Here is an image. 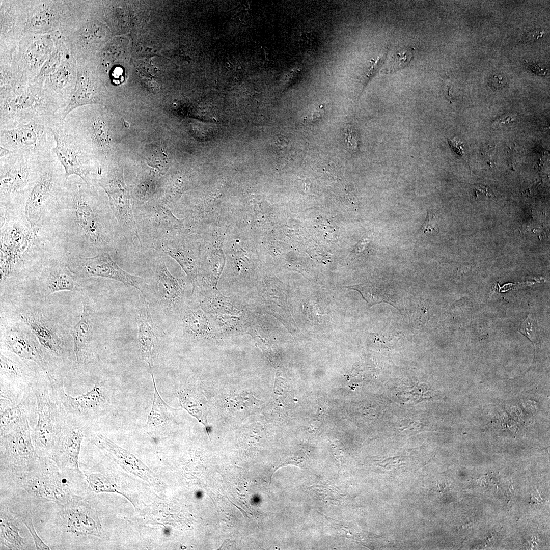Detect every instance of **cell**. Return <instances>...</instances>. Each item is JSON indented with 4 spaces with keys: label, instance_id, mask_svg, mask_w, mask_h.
<instances>
[{
    "label": "cell",
    "instance_id": "10",
    "mask_svg": "<svg viewBox=\"0 0 550 550\" xmlns=\"http://www.w3.org/2000/svg\"><path fill=\"white\" fill-rule=\"evenodd\" d=\"M139 207L133 212L142 244L156 250L163 241L189 232L183 221L177 218L163 201Z\"/></svg>",
    "mask_w": 550,
    "mask_h": 550
},
{
    "label": "cell",
    "instance_id": "4",
    "mask_svg": "<svg viewBox=\"0 0 550 550\" xmlns=\"http://www.w3.org/2000/svg\"><path fill=\"white\" fill-rule=\"evenodd\" d=\"M36 398L38 420L31 432L35 449L41 458H49L60 438L67 417L58 394L46 375L36 376L30 384Z\"/></svg>",
    "mask_w": 550,
    "mask_h": 550
},
{
    "label": "cell",
    "instance_id": "40",
    "mask_svg": "<svg viewBox=\"0 0 550 550\" xmlns=\"http://www.w3.org/2000/svg\"><path fill=\"white\" fill-rule=\"evenodd\" d=\"M449 143L451 145V146L453 147V148H454L456 151V152L457 153H458L460 154H463L462 153H463V149L462 146H461L462 145V143L461 142H459V141L456 140L455 139H454L452 140H450V141H449Z\"/></svg>",
    "mask_w": 550,
    "mask_h": 550
},
{
    "label": "cell",
    "instance_id": "7",
    "mask_svg": "<svg viewBox=\"0 0 550 550\" xmlns=\"http://www.w3.org/2000/svg\"><path fill=\"white\" fill-rule=\"evenodd\" d=\"M50 129L56 141L53 151L64 168L66 179L76 175L88 185L94 186L90 154L66 120L59 114H54L51 118Z\"/></svg>",
    "mask_w": 550,
    "mask_h": 550
},
{
    "label": "cell",
    "instance_id": "9",
    "mask_svg": "<svg viewBox=\"0 0 550 550\" xmlns=\"http://www.w3.org/2000/svg\"><path fill=\"white\" fill-rule=\"evenodd\" d=\"M53 115L34 118L13 129L0 130V147L10 152L40 158L50 156L56 145L50 129Z\"/></svg>",
    "mask_w": 550,
    "mask_h": 550
},
{
    "label": "cell",
    "instance_id": "38",
    "mask_svg": "<svg viewBox=\"0 0 550 550\" xmlns=\"http://www.w3.org/2000/svg\"><path fill=\"white\" fill-rule=\"evenodd\" d=\"M435 219L434 215L430 212L428 211L427 217L423 223L421 231L424 233L431 232L434 229Z\"/></svg>",
    "mask_w": 550,
    "mask_h": 550
},
{
    "label": "cell",
    "instance_id": "14",
    "mask_svg": "<svg viewBox=\"0 0 550 550\" xmlns=\"http://www.w3.org/2000/svg\"><path fill=\"white\" fill-rule=\"evenodd\" d=\"M18 481L29 494L43 502L59 505L73 494L63 472L48 458L40 457L38 468L18 478Z\"/></svg>",
    "mask_w": 550,
    "mask_h": 550
},
{
    "label": "cell",
    "instance_id": "19",
    "mask_svg": "<svg viewBox=\"0 0 550 550\" xmlns=\"http://www.w3.org/2000/svg\"><path fill=\"white\" fill-rule=\"evenodd\" d=\"M7 348L24 361L35 363L50 380L57 379L51 367L46 352L36 337L19 325L7 328L3 336Z\"/></svg>",
    "mask_w": 550,
    "mask_h": 550
},
{
    "label": "cell",
    "instance_id": "8",
    "mask_svg": "<svg viewBox=\"0 0 550 550\" xmlns=\"http://www.w3.org/2000/svg\"><path fill=\"white\" fill-rule=\"evenodd\" d=\"M0 130L11 129L32 119L55 114L58 109L47 95L32 89L3 90Z\"/></svg>",
    "mask_w": 550,
    "mask_h": 550
},
{
    "label": "cell",
    "instance_id": "11",
    "mask_svg": "<svg viewBox=\"0 0 550 550\" xmlns=\"http://www.w3.org/2000/svg\"><path fill=\"white\" fill-rule=\"evenodd\" d=\"M28 418L1 435V466L18 478L36 469L40 457L34 446Z\"/></svg>",
    "mask_w": 550,
    "mask_h": 550
},
{
    "label": "cell",
    "instance_id": "13",
    "mask_svg": "<svg viewBox=\"0 0 550 550\" xmlns=\"http://www.w3.org/2000/svg\"><path fill=\"white\" fill-rule=\"evenodd\" d=\"M67 260L69 269L80 280L89 277L113 280L134 287L146 296L149 279L124 270L113 259L109 252L99 251L96 255L89 257L68 253Z\"/></svg>",
    "mask_w": 550,
    "mask_h": 550
},
{
    "label": "cell",
    "instance_id": "5",
    "mask_svg": "<svg viewBox=\"0 0 550 550\" xmlns=\"http://www.w3.org/2000/svg\"><path fill=\"white\" fill-rule=\"evenodd\" d=\"M43 158L16 152L0 157V211H24Z\"/></svg>",
    "mask_w": 550,
    "mask_h": 550
},
{
    "label": "cell",
    "instance_id": "3",
    "mask_svg": "<svg viewBox=\"0 0 550 550\" xmlns=\"http://www.w3.org/2000/svg\"><path fill=\"white\" fill-rule=\"evenodd\" d=\"M67 180L64 168L54 153L43 159L24 207L25 216L36 232L53 217L66 190Z\"/></svg>",
    "mask_w": 550,
    "mask_h": 550
},
{
    "label": "cell",
    "instance_id": "24",
    "mask_svg": "<svg viewBox=\"0 0 550 550\" xmlns=\"http://www.w3.org/2000/svg\"><path fill=\"white\" fill-rule=\"evenodd\" d=\"M94 320L92 308L87 299L82 301V311L79 321L71 328L75 361L78 365L91 362L93 357L92 342Z\"/></svg>",
    "mask_w": 550,
    "mask_h": 550
},
{
    "label": "cell",
    "instance_id": "30",
    "mask_svg": "<svg viewBox=\"0 0 550 550\" xmlns=\"http://www.w3.org/2000/svg\"><path fill=\"white\" fill-rule=\"evenodd\" d=\"M31 387L25 392L21 400L16 404L1 410L0 435L13 429L25 418H28L27 408L30 400Z\"/></svg>",
    "mask_w": 550,
    "mask_h": 550
},
{
    "label": "cell",
    "instance_id": "31",
    "mask_svg": "<svg viewBox=\"0 0 550 550\" xmlns=\"http://www.w3.org/2000/svg\"><path fill=\"white\" fill-rule=\"evenodd\" d=\"M346 287L358 291L370 306L381 302H386L400 311L398 307L400 306L397 302L395 297L384 287H381L373 283H365Z\"/></svg>",
    "mask_w": 550,
    "mask_h": 550
},
{
    "label": "cell",
    "instance_id": "12",
    "mask_svg": "<svg viewBox=\"0 0 550 550\" xmlns=\"http://www.w3.org/2000/svg\"><path fill=\"white\" fill-rule=\"evenodd\" d=\"M67 253L58 246L47 252L39 268L25 281L35 288L42 297L62 291H79L81 280L69 269Z\"/></svg>",
    "mask_w": 550,
    "mask_h": 550
},
{
    "label": "cell",
    "instance_id": "39",
    "mask_svg": "<svg viewBox=\"0 0 550 550\" xmlns=\"http://www.w3.org/2000/svg\"><path fill=\"white\" fill-rule=\"evenodd\" d=\"M514 118L512 116L510 115H504L502 117L498 118L494 120L491 124V128L493 129L498 128L502 124H507L508 123L513 121Z\"/></svg>",
    "mask_w": 550,
    "mask_h": 550
},
{
    "label": "cell",
    "instance_id": "36",
    "mask_svg": "<svg viewBox=\"0 0 550 550\" xmlns=\"http://www.w3.org/2000/svg\"><path fill=\"white\" fill-rule=\"evenodd\" d=\"M168 160L167 154L162 150H156L148 158L147 162L149 165L158 169L161 172L167 169Z\"/></svg>",
    "mask_w": 550,
    "mask_h": 550
},
{
    "label": "cell",
    "instance_id": "28",
    "mask_svg": "<svg viewBox=\"0 0 550 550\" xmlns=\"http://www.w3.org/2000/svg\"><path fill=\"white\" fill-rule=\"evenodd\" d=\"M17 515L6 509L1 508L0 539L1 543L9 549H23L25 548L24 539L19 534L20 522Z\"/></svg>",
    "mask_w": 550,
    "mask_h": 550
},
{
    "label": "cell",
    "instance_id": "27",
    "mask_svg": "<svg viewBox=\"0 0 550 550\" xmlns=\"http://www.w3.org/2000/svg\"><path fill=\"white\" fill-rule=\"evenodd\" d=\"M101 94L84 74L79 76L76 86L72 92L68 104L59 114L61 118L65 119L73 111L81 106L99 103Z\"/></svg>",
    "mask_w": 550,
    "mask_h": 550
},
{
    "label": "cell",
    "instance_id": "33",
    "mask_svg": "<svg viewBox=\"0 0 550 550\" xmlns=\"http://www.w3.org/2000/svg\"><path fill=\"white\" fill-rule=\"evenodd\" d=\"M87 479L90 487L95 492H117L114 485L102 474L92 473Z\"/></svg>",
    "mask_w": 550,
    "mask_h": 550
},
{
    "label": "cell",
    "instance_id": "15",
    "mask_svg": "<svg viewBox=\"0 0 550 550\" xmlns=\"http://www.w3.org/2000/svg\"><path fill=\"white\" fill-rule=\"evenodd\" d=\"M99 185L108 197L110 208L127 243L142 244L140 238L130 196L122 176L108 173L99 181Z\"/></svg>",
    "mask_w": 550,
    "mask_h": 550
},
{
    "label": "cell",
    "instance_id": "21",
    "mask_svg": "<svg viewBox=\"0 0 550 550\" xmlns=\"http://www.w3.org/2000/svg\"><path fill=\"white\" fill-rule=\"evenodd\" d=\"M156 250L170 256L181 267L191 285L198 279L201 251L190 232L161 242Z\"/></svg>",
    "mask_w": 550,
    "mask_h": 550
},
{
    "label": "cell",
    "instance_id": "20",
    "mask_svg": "<svg viewBox=\"0 0 550 550\" xmlns=\"http://www.w3.org/2000/svg\"><path fill=\"white\" fill-rule=\"evenodd\" d=\"M178 316L184 336L201 342L225 339L208 315L194 299L181 309Z\"/></svg>",
    "mask_w": 550,
    "mask_h": 550
},
{
    "label": "cell",
    "instance_id": "2",
    "mask_svg": "<svg viewBox=\"0 0 550 550\" xmlns=\"http://www.w3.org/2000/svg\"><path fill=\"white\" fill-rule=\"evenodd\" d=\"M1 287L24 282L41 265L53 246L41 231L36 232L24 211H0Z\"/></svg>",
    "mask_w": 550,
    "mask_h": 550
},
{
    "label": "cell",
    "instance_id": "35",
    "mask_svg": "<svg viewBox=\"0 0 550 550\" xmlns=\"http://www.w3.org/2000/svg\"><path fill=\"white\" fill-rule=\"evenodd\" d=\"M22 522L28 528L33 539L35 548L37 550H49L50 548L38 535L34 527L31 515L26 513L22 517Z\"/></svg>",
    "mask_w": 550,
    "mask_h": 550
},
{
    "label": "cell",
    "instance_id": "25",
    "mask_svg": "<svg viewBox=\"0 0 550 550\" xmlns=\"http://www.w3.org/2000/svg\"><path fill=\"white\" fill-rule=\"evenodd\" d=\"M14 354V353H13ZM1 384L19 392H25L36 376L25 362L14 354L1 351Z\"/></svg>",
    "mask_w": 550,
    "mask_h": 550
},
{
    "label": "cell",
    "instance_id": "26",
    "mask_svg": "<svg viewBox=\"0 0 550 550\" xmlns=\"http://www.w3.org/2000/svg\"><path fill=\"white\" fill-rule=\"evenodd\" d=\"M20 318L31 330L46 353L59 358L63 356L64 352L62 342L43 316L27 312L22 314Z\"/></svg>",
    "mask_w": 550,
    "mask_h": 550
},
{
    "label": "cell",
    "instance_id": "16",
    "mask_svg": "<svg viewBox=\"0 0 550 550\" xmlns=\"http://www.w3.org/2000/svg\"><path fill=\"white\" fill-rule=\"evenodd\" d=\"M84 435L79 419L68 414L58 444L49 458L64 474L82 477L78 459Z\"/></svg>",
    "mask_w": 550,
    "mask_h": 550
},
{
    "label": "cell",
    "instance_id": "6",
    "mask_svg": "<svg viewBox=\"0 0 550 550\" xmlns=\"http://www.w3.org/2000/svg\"><path fill=\"white\" fill-rule=\"evenodd\" d=\"M192 297L208 315L224 337L246 333L251 325L253 310L238 299L228 297L217 288L196 285Z\"/></svg>",
    "mask_w": 550,
    "mask_h": 550
},
{
    "label": "cell",
    "instance_id": "23",
    "mask_svg": "<svg viewBox=\"0 0 550 550\" xmlns=\"http://www.w3.org/2000/svg\"><path fill=\"white\" fill-rule=\"evenodd\" d=\"M49 380L66 412L78 419L97 410L106 403L104 385L101 381H98L88 392L73 397L66 393L62 380L59 378Z\"/></svg>",
    "mask_w": 550,
    "mask_h": 550
},
{
    "label": "cell",
    "instance_id": "17",
    "mask_svg": "<svg viewBox=\"0 0 550 550\" xmlns=\"http://www.w3.org/2000/svg\"><path fill=\"white\" fill-rule=\"evenodd\" d=\"M186 285L184 279L170 273L163 258L159 257L155 263L153 278L149 280L146 295L149 291L153 292L162 308L178 314L186 303Z\"/></svg>",
    "mask_w": 550,
    "mask_h": 550
},
{
    "label": "cell",
    "instance_id": "32",
    "mask_svg": "<svg viewBox=\"0 0 550 550\" xmlns=\"http://www.w3.org/2000/svg\"><path fill=\"white\" fill-rule=\"evenodd\" d=\"M178 397L183 407L207 428V409L202 399L185 389L178 392Z\"/></svg>",
    "mask_w": 550,
    "mask_h": 550
},
{
    "label": "cell",
    "instance_id": "37",
    "mask_svg": "<svg viewBox=\"0 0 550 550\" xmlns=\"http://www.w3.org/2000/svg\"><path fill=\"white\" fill-rule=\"evenodd\" d=\"M519 331L526 336L531 341L534 339L536 336V327L533 320L527 317L526 320L521 325Z\"/></svg>",
    "mask_w": 550,
    "mask_h": 550
},
{
    "label": "cell",
    "instance_id": "22",
    "mask_svg": "<svg viewBox=\"0 0 550 550\" xmlns=\"http://www.w3.org/2000/svg\"><path fill=\"white\" fill-rule=\"evenodd\" d=\"M135 319L138 325L137 340L142 359L153 370L159 346L160 337L154 323L146 296L141 293L137 304Z\"/></svg>",
    "mask_w": 550,
    "mask_h": 550
},
{
    "label": "cell",
    "instance_id": "34",
    "mask_svg": "<svg viewBox=\"0 0 550 550\" xmlns=\"http://www.w3.org/2000/svg\"><path fill=\"white\" fill-rule=\"evenodd\" d=\"M413 55L412 49L409 47L396 52L391 57L389 71L392 72L404 68L409 63Z\"/></svg>",
    "mask_w": 550,
    "mask_h": 550
},
{
    "label": "cell",
    "instance_id": "29",
    "mask_svg": "<svg viewBox=\"0 0 550 550\" xmlns=\"http://www.w3.org/2000/svg\"><path fill=\"white\" fill-rule=\"evenodd\" d=\"M150 372L154 386V398L146 426L151 429L156 430L166 426L168 422L173 421L176 409L167 404L161 398L154 380L153 370Z\"/></svg>",
    "mask_w": 550,
    "mask_h": 550
},
{
    "label": "cell",
    "instance_id": "1",
    "mask_svg": "<svg viewBox=\"0 0 550 550\" xmlns=\"http://www.w3.org/2000/svg\"><path fill=\"white\" fill-rule=\"evenodd\" d=\"M41 230L67 253L85 257L99 251H117L123 236L108 200L76 175L67 178L66 190L55 213Z\"/></svg>",
    "mask_w": 550,
    "mask_h": 550
},
{
    "label": "cell",
    "instance_id": "18",
    "mask_svg": "<svg viewBox=\"0 0 550 550\" xmlns=\"http://www.w3.org/2000/svg\"><path fill=\"white\" fill-rule=\"evenodd\" d=\"M58 505L62 524L68 533L77 536H103L96 512L84 498L73 494L70 499Z\"/></svg>",
    "mask_w": 550,
    "mask_h": 550
}]
</instances>
